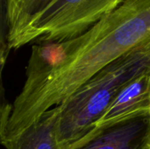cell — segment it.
Masks as SVG:
<instances>
[{
	"label": "cell",
	"mask_w": 150,
	"mask_h": 149,
	"mask_svg": "<svg viewBox=\"0 0 150 149\" xmlns=\"http://www.w3.org/2000/svg\"><path fill=\"white\" fill-rule=\"evenodd\" d=\"M60 106L44 112L13 139L1 144L6 149H64L58 139Z\"/></svg>",
	"instance_id": "cell-6"
},
{
	"label": "cell",
	"mask_w": 150,
	"mask_h": 149,
	"mask_svg": "<svg viewBox=\"0 0 150 149\" xmlns=\"http://www.w3.org/2000/svg\"><path fill=\"white\" fill-rule=\"evenodd\" d=\"M10 19L8 0H0V58L8 56L10 49Z\"/></svg>",
	"instance_id": "cell-8"
},
{
	"label": "cell",
	"mask_w": 150,
	"mask_h": 149,
	"mask_svg": "<svg viewBox=\"0 0 150 149\" xmlns=\"http://www.w3.org/2000/svg\"><path fill=\"white\" fill-rule=\"evenodd\" d=\"M69 149H150V115L95 127Z\"/></svg>",
	"instance_id": "cell-4"
},
{
	"label": "cell",
	"mask_w": 150,
	"mask_h": 149,
	"mask_svg": "<svg viewBox=\"0 0 150 149\" xmlns=\"http://www.w3.org/2000/svg\"><path fill=\"white\" fill-rule=\"evenodd\" d=\"M123 0H51L25 30L18 47L30 43L61 42L92 26Z\"/></svg>",
	"instance_id": "cell-3"
},
{
	"label": "cell",
	"mask_w": 150,
	"mask_h": 149,
	"mask_svg": "<svg viewBox=\"0 0 150 149\" xmlns=\"http://www.w3.org/2000/svg\"><path fill=\"white\" fill-rule=\"evenodd\" d=\"M150 68V43L109 63L60 105L58 139L69 149L100 120L122 86Z\"/></svg>",
	"instance_id": "cell-2"
},
{
	"label": "cell",
	"mask_w": 150,
	"mask_h": 149,
	"mask_svg": "<svg viewBox=\"0 0 150 149\" xmlns=\"http://www.w3.org/2000/svg\"><path fill=\"white\" fill-rule=\"evenodd\" d=\"M7 58L8 56H3L0 58V142L4 139L6 127L11 112V105H10L5 98L3 83V74Z\"/></svg>",
	"instance_id": "cell-7"
},
{
	"label": "cell",
	"mask_w": 150,
	"mask_h": 149,
	"mask_svg": "<svg viewBox=\"0 0 150 149\" xmlns=\"http://www.w3.org/2000/svg\"><path fill=\"white\" fill-rule=\"evenodd\" d=\"M142 115H150V68L122 86L95 127Z\"/></svg>",
	"instance_id": "cell-5"
},
{
	"label": "cell",
	"mask_w": 150,
	"mask_h": 149,
	"mask_svg": "<svg viewBox=\"0 0 150 149\" xmlns=\"http://www.w3.org/2000/svg\"><path fill=\"white\" fill-rule=\"evenodd\" d=\"M149 43L150 0H123L73 39L33 45L17 103L36 119L109 63Z\"/></svg>",
	"instance_id": "cell-1"
}]
</instances>
